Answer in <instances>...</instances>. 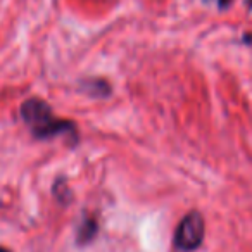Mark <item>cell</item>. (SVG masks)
Returning a JSON list of instances; mask_svg holds the SVG:
<instances>
[{
  "label": "cell",
  "mask_w": 252,
  "mask_h": 252,
  "mask_svg": "<svg viewBox=\"0 0 252 252\" xmlns=\"http://www.w3.org/2000/svg\"><path fill=\"white\" fill-rule=\"evenodd\" d=\"M245 4H247V7L252 11V0H245Z\"/></svg>",
  "instance_id": "cell-5"
},
{
  "label": "cell",
  "mask_w": 252,
  "mask_h": 252,
  "mask_svg": "<svg viewBox=\"0 0 252 252\" xmlns=\"http://www.w3.org/2000/svg\"><path fill=\"white\" fill-rule=\"evenodd\" d=\"M21 116L30 130L38 138H49L59 133H73V123L56 119L52 109L47 102L40 98H28L21 105Z\"/></svg>",
  "instance_id": "cell-1"
},
{
  "label": "cell",
  "mask_w": 252,
  "mask_h": 252,
  "mask_svg": "<svg viewBox=\"0 0 252 252\" xmlns=\"http://www.w3.org/2000/svg\"><path fill=\"white\" fill-rule=\"evenodd\" d=\"M231 2H233V0H218V9H220V11H224V9L230 7Z\"/></svg>",
  "instance_id": "cell-3"
},
{
  "label": "cell",
  "mask_w": 252,
  "mask_h": 252,
  "mask_svg": "<svg viewBox=\"0 0 252 252\" xmlns=\"http://www.w3.org/2000/svg\"><path fill=\"white\" fill-rule=\"evenodd\" d=\"M0 252H9V251H5V249H2V247H0Z\"/></svg>",
  "instance_id": "cell-6"
},
{
  "label": "cell",
  "mask_w": 252,
  "mask_h": 252,
  "mask_svg": "<svg viewBox=\"0 0 252 252\" xmlns=\"http://www.w3.org/2000/svg\"><path fill=\"white\" fill-rule=\"evenodd\" d=\"M206 235V226H204V218L199 213H189L182 221L175 233V244L180 251L190 252L200 247Z\"/></svg>",
  "instance_id": "cell-2"
},
{
  "label": "cell",
  "mask_w": 252,
  "mask_h": 252,
  "mask_svg": "<svg viewBox=\"0 0 252 252\" xmlns=\"http://www.w3.org/2000/svg\"><path fill=\"white\" fill-rule=\"evenodd\" d=\"M244 42L245 43H252V33H251V35H249V33H245V35H244Z\"/></svg>",
  "instance_id": "cell-4"
},
{
  "label": "cell",
  "mask_w": 252,
  "mask_h": 252,
  "mask_svg": "<svg viewBox=\"0 0 252 252\" xmlns=\"http://www.w3.org/2000/svg\"><path fill=\"white\" fill-rule=\"evenodd\" d=\"M202 2H211V0H202Z\"/></svg>",
  "instance_id": "cell-7"
}]
</instances>
